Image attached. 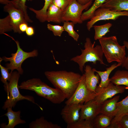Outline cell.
<instances>
[{
  "instance_id": "obj_1",
  "label": "cell",
  "mask_w": 128,
  "mask_h": 128,
  "mask_svg": "<svg viewBox=\"0 0 128 128\" xmlns=\"http://www.w3.org/2000/svg\"><path fill=\"white\" fill-rule=\"evenodd\" d=\"M44 74L55 88L60 90L67 99L74 93L82 76L79 73L65 70L46 71Z\"/></svg>"
},
{
  "instance_id": "obj_2",
  "label": "cell",
  "mask_w": 128,
  "mask_h": 128,
  "mask_svg": "<svg viewBox=\"0 0 128 128\" xmlns=\"http://www.w3.org/2000/svg\"><path fill=\"white\" fill-rule=\"evenodd\" d=\"M19 88L34 91L38 95L55 104H59L66 99L60 90L52 88L40 79L33 78L22 82Z\"/></svg>"
},
{
  "instance_id": "obj_3",
  "label": "cell",
  "mask_w": 128,
  "mask_h": 128,
  "mask_svg": "<svg viewBox=\"0 0 128 128\" xmlns=\"http://www.w3.org/2000/svg\"><path fill=\"white\" fill-rule=\"evenodd\" d=\"M95 42L92 43L89 37H87L84 43V49H81V54L71 59L70 60L78 64L80 71L82 73L85 64L88 62H92L96 64L98 61L102 64L106 65L104 62L103 53L100 45L94 46Z\"/></svg>"
},
{
  "instance_id": "obj_4",
  "label": "cell",
  "mask_w": 128,
  "mask_h": 128,
  "mask_svg": "<svg viewBox=\"0 0 128 128\" xmlns=\"http://www.w3.org/2000/svg\"><path fill=\"white\" fill-rule=\"evenodd\" d=\"M99 41L103 54L108 63L116 61L122 64L126 57L125 47L119 44L116 36H103Z\"/></svg>"
},
{
  "instance_id": "obj_5",
  "label": "cell",
  "mask_w": 128,
  "mask_h": 128,
  "mask_svg": "<svg viewBox=\"0 0 128 128\" xmlns=\"http://www.w3.org/2000/svg\"><path fill=\"white\" fill-rule=\"evenodd\" d=\"M20 75L18 72H12L9 82L7 84H4V89L8 96L2 109L5 110L8 107H14L18 101L26 100L37 105L42 110V108L35 103L33 96L29 95L23 96L20 93L18 85Z\"/></svg>"
},
{
  "instance_id": "obj_6",
  "label": "cell",
  "mask_w": 128,
  "mask_h": 128,
  "mask_svg": "<svg viewBox=\"0 0 128 128\" xmlns=\"http://www.w3.org/2000/svg\"><path fill=\"white\" fill-rule=\"evenodd\" d=\"M5 34L10 37L15 41L17 45V49L15 53L11 54V57H8L4 56L2 58V59L5 62L9 61V63L6 64L5 65L6 68L9 70H11L10 72L12 73L14 70L16 69L20 74H22L23 72L21 67L23 63L28 58L37 57L38 54V51L37 50H34L29 52L24 51L21 48L18 41H15L12 37L5 33Z\"/></svg>"
},
{
  "instance_id": "obj_7",
  "label": "cell",
  "mask_w": 128,
  "mask_h": 128,
  "mask_svg": "<svg viewBox=\"0 0 128 128\" xmlns=\"http://www.w3.org/2000/svg\"><path fill=\"white\" fill-rule=\"evenodd\" d=\"M92 2L84 5L79 3L77 0H71L69 4L63 11L62 22L71 21L74 24H81L83 22L81 17L82 12L84 10H87L91 5Z\"/></svg>"
},
{
  "instance_id": "obj_8",
  "label": "cell",
  "mask_w": 128,
  "mask_h": 128,
  "mask_svg": "<svg viewBox=\"0 0 128 128\" xmlns=\"http://www.w3.org/2000/svg\"><path fill=\"white\" fill-rule=\"evenodd\" d=\"M96 93L89 89L85 83L84 74L82 75L78 85L73 95L65 102V105L83 104L94 99Z\"/></svg>"
},
{
  "instance_id": "obj_9",
  "label": "cell",
  "mask_w": 128,
  "mask_h": 128,
  "mask_svg": "<svg viewBox=\"0 0 128 128\" xmlns=\"http://www.w3.org/2000/svg\"><path fill=\"white\" fill-rule=\"evenodd\" d=\"M122 16L128 17V11L113 10L108 8L100 7L96 10L93 16L87 23V30L90 31L94 24L103 20H115Z\"/></svg>"
},
{
  "instance_id": "obj_10",
  "label": "cell",
  "mask_w": 128,
  "mask_h": 128,
  "mask_svg": "<svg viewBox=\"0 0 128 128\" xmlns=\"http://www.w3.org/2000/svg\"><path fill=\"white\" fill-rule=\"evenodd\" d=\"M126 89H127L125 86L116 85L111 82L104 87L100 88L97 86L95 91L97 95L94 99L101 105L105 100L117 94L123 93Z\"/></svg>"
},
{
  "instance_id": "obj_11",
  "label": "cell",
  "mask_w": 128,
  "mask_h": 128,
  "mask_svg": "<svg viewBox=\"0 0 128 128\" xmlns=\"http://www.w3.org/2000/svg\"><path fill=\"white\" fill-rule=\"evenodd\" d=\"M4 9L5 12L8 13L10 16L13 30L14 32L19 34L22 33L19 28V25L22 23H27L25 19L23 12L22 10L16 8L11 2L5 5Z\"/></svg>"
},
{
  "instance_id": "obj_12",
  "label": "cell",
  "mask_w": 128,
  "mask_h": 128,
  "mask_svg": "<svg viewBox=\"0 0 128 128\" xmlns=\"http://www.w3.org/2000/svg\"><path fill=\"white\" fill-rule=\"evenodd\" d=\"M82 104L66 105L62 109L61 114L67 125L73 123L79 119L80 111Z\"/></svg>"
},
{
  "instance_id": "obj_13",
  "label": "cell",
  "mask_w": 128,
  "mask_h": 128,
  "mask_svg": "<svg viewBox=\"0 0 128 128\" xmlns=\"http://www.w3.org/2000/svg\"><path fill=\"white\" fill-rule=\"evenodd\" d=\"M101 105L94 99L82 104L80 111V119L93 121L100 113Z\"/></svg>"
},
{
  "instance_id": "obj_14",
  "label": "cell",
  "mask_w": 128,
  "mask_h": 128,
  "mask_svg": "<svg viewBox=\"0 0 128 128\" xmlns=\"http://www.w3.org/2000/svg\"><path fill=\"white\" fill-rule=\"evenodd\" d=\"M119 98V95L115 96L105 101L101 105L100 113L114 118L118 112L117 103Z\"/></svg>"
},
{
  "instance_id": "obj_15",
  "label": "cell",
  "mask_w": 128,
  "mask_h": 128,
  "mask_svg": "<svg viewBox=\"0 0 128 128\" xmlns=\"http://www.w3.org/2000/svg\"><path fill=\"white\" fill-rule=\"evenodd\" d=\"M85 83L87 88L90 90L96 92L97 84L99 83L100 77L97 73L95 74L93 68L87 65L84 70Z\"/></svg>"
},
{
  "instance_id": "obj_16",
  "label": "cell",
  "mask_w": 128,
  "mask_h": 128,
  "mask_svg": "<svg viewBox=\"0 0 128 128\" xmlns=\"http://www.w3.org/2000/svg\"><path fill=\"white\" fill-rule=\"evenodd\" d=\"M12 108L9 107L7 109V112L3 116H5L8 118V123H1L0 126L2 128H14L16 125L20 124H24L26 121L20 118L21 111H14Z\"/></svg>"
},
{
  "instance_id": "obj_17",
  "label": "cell",
  "mask_w": 128,
  "mask_h": 128,
  "mask_svg": "<svg viewBox=\"0 0 128 128\" xmlns=\"http://www.w3.org/2000/svg\"><path fill=\"white\" fill-rule=\"evenodd\" d=\"M118 112L112 119L108 128H117L118 123L122 118L128 113V96L117 103Z\"/></svg>"
},
{
  "instance_id": "obj_18",
  "label": "cell",
  "mask_w": 128,
  "mask_h": 128,
  "mask_svg": "<svg viewBox=\"0 0 128 128\" xmlns=\"http://www.w3.org/2000/svg\"><path fill=\"white\" fill-rule=\"evenodd\" d=\"M62 12L63 11L51 3L47 11L46 21L60 23L62 22Z\"/></svg>"
},
{
  "instance_id": "obj_19",
  "label": "cell",
  "mask_w": 128,
  "mask_h": 128,
  "mask_svg": "<svg viewBox=\"0 0 128 128\" xmlns=\"http://www.w3.org/2000/svg\"><path fill=\"white\" fill-rule=\"evenodd\" d=\"M122 64L121 63H114L110 67L106 68L105 71H103L97 70L93 68L95 72L99 75L101 79L100 82L99 83L98 87L100 88H102L107 86L110 82V79L109 78L110 73L114 69L121 66Z\"/></svg>"
},
{
  "instance_id": "obj_20",
  "label": "cell",
  "mask_w": 128,
  "mask_h": 128,
  "mask_svg": "<svg viewBox=\"0 0 128 128\" xmlns=\"http://www.w3.org/2000/svg\"><path fill=\"white\" fill-rule=\"evenodd\" d=\"M101 7L128 11V0H106Z\"/></svg>"
},
{
  "instance_id": "obj_21",
  "label": "cell",
  "mask_w": 128,
  "mask_h": 128,
  "mask_svg": "<svg viewBox=\"0 0 128 128\" xmlns=\"http://www.w3.org/2000/svg\"><path fill=\"white\" fill-rule=\"evenodd\" d=\"M110 79V82L114 84L125 86L128 89V71L118 70Z\"/></svg>"
},
{
  "instance_id": "obj_22",
  "label": "cell",
  "mask_w": 128,
  "mask_h": 128,
  "mask_svg": "<svg viewBox=\"0 0 128 128\" xmlns=\"http://www.w3.org/2000/svg\"><path fill=\"white\" fill-rule=\"evenodd\" d=\"M30 128H61L59 125L49 122L45 119L43 116L31 122L29 124Z\"/></svg>"
},
{
  "instance_id": "obj_23",
  "label": "cell",
  "mask_w": 128,
  "mask_h": 128,
  "mask_svg": "<svg viewBox=\"0 0 128 128\" xmlns=\"http://www.w3.org/2000/svg\"><path fill=\"white\" fill-rule=\"evenodd\" d=\"M113 117L100 114L93 121L94 128H106L110 124Z\"/></svg>"
},
{
  "instance_id": "obj_24",
  "label": "cell",
  "mask_w": 128,
  "mask_h": 128,
  "mask_svg": "<svg viewBox=\"0 0 128 128\" xmlns=\"http://www.w3.org/2000/svg\"><path fill=\"white\" fill-rule=\"evenodd\" d=\"M106 0H95L92 6L88 9L82 14L81 19L84 21L91 19L94 16L96 10L101 7Z\"/></svg>"
},
{
  "instance_id": "obj_25",
  "label": "cell",
  "mask_w": 128,
  "mask_h": 128,
  "mask_svg": "<svg viewBox=\"0 0 128 128\" xmlns=\"http://www.w3.org/2000/svg\"><path fill=\"white\" fill-rule=\"evenodd\" d=\"M112 25V23H110L101 25H94L93 27L95 30L94 40H99L110 32V29Z\"/></svg>"
},
{
  "instance_id": "obj_26",
  "label": "cell",
  "mask_w": 128,
  "mask_h": 128,
  "mask_svg": "<svg viewBox=\"0 0 128 128\" xmlns=\"http://www.w3.org/2000/svg\"><path fill=\"white\" fill-rule=\"evenodd\" d=\"M44 5L42 9L37 10L32 8H29V9L36 14V17L41 22L46 21V13L48 8L53 0H44Z\"/></svg>"
},
{
  "instance_id": "obj_27",
  "label": "cell",
  "mask_w": 128,
  "mask_h": 128,
  "mask_svg": "<svg viewBox=\"0 0 128 128\" xmlns=\"http://www.w3.org/2000/svg\"><path fill=\"white\" fill-rule=\"evenodd\" d=\"M27 0H12L11 3L16 8L22 10L23 12L25 19L27 22L32 23V21L30 19L27 13V7L26 5V3ZM31 1L33 0H27Z\"/></svg>"
},
{
  "instance_id": "obj_28",
  "label": "cell",
  "mask_w": 128,
  "mask_h": 128,
  "mask_svg": "<svg viewBox=\"0 0 128 128\" xmlns=\"http://www.w3.org/2000/svg\"><path fill=\"white\" fill-rule=\"evenodd\" d=\"M67 128H94L93 121L80 119L75 123L67 125Z\"/></svg>"
},
{
  "instance_id": "obj_29",
  "label": "cell",
  "mask_w": 128,
  "mask_h": 128,
  "mask_svg": "<svg viewBox=\"0 0 128 128\" xmlns=\"http://www.w3.org/2000/svg\"><path fill=\"white\" fill-rule=\"evenodd\" d=\"M13 30L10 16L8 15L5 18L0 19V34H4L6 32Z\"/></svg>"
},
{
  "instance_id": "obj_30",
  "label": "cell",
  "mask_w": 128,
  "mask_h": 128,
  "mask_svg": "<svg viewBox=\"0 0 128 128\" xmlns=\"http://www.w3.org/2000/svg\"><path fill=\"white\" fill-rule=\"evenodd\" d=\"M74 23L72 22L65 21L64 22L63 27L64 31L67 32L69 35L76 41H78L79 37V34L74 30Z\"/></svg>"
},
{
  "instance_id": "obj_31",
  "label": "cell",
  "mask_w": 128,
  "mask_h": 128,
  "mask_svg": "<svg viewBox=\"0 0 128 128\" xmlns=\"http://www.w3.org/2000/svg\"><path fill=\"white\" fill-rule=\"evenodd\" d=\"M0 68L1 72V81L4 84H7L11 78L12 73H9V69L6 67H5L0 64Z\"/></svg>"
},
{
  "instance_id": "obj_32",
  "label": "cell",
  "mask_w": 128,
  "mask_h": 128,
  "mask_svg": "<svg viewBox=\"0 0 128 128\" xmlns=\"http://www.w3.org/2000/svg\"><path fill=\"white\" fill-rule=\"evenodd\" d=\"M48 29L52 31L55 36L60 37L64 31L63 26L59 25H53L48 24L47 25Z\"/></svg>"
},
{
  "instance_id": "obj_33",
  "label": "cell",
  "mask_w": 128,
  "mask_h": 128,
  "mask_svg": "<svg viewBox=\"0 0 128 128\" xmlns=\"http://www.w3.org/2000/svg\"><path fill=\"white\" fill-rule=\"evenodd\" d=\"M71 0H53L52 3L60 9L63 11L68 5Z\"/></svg>"
},
{
  "instance_id": "obj_34",
  "label": "cell",
  "mask_w": 128,
  "mask_h": 128,
  "mask_svg": "<svg viewBox=\"0 0 128 128\" xmlns=\"http://www.w3.org/2000/svg\"><path fill=\"white\" fill-rule=\"evenodd\" d=\"M117 128H128V116H124L119 121L117 125Z\"/></svg>"
},
{
  "instance_id": "obj_35",
  "label": "cell",
  "mask_w": 128,
  "mask_h": 128,
  "mask_svg": "<svg viewBox=\"0 0 128 128\" xmlns=\"http://www.w3.org/2000/svg\"><path fill=\"white\" fill-rule=\"evenodd\" d=\"M123 44L128 50V42L125 41H123ZM121 66L123 67L124 68L128 70V56L126 57Z\"/></svg>"
},
{
  "instance_id": "obj_36",
  "label": "cell",
  "mask_w": 128,
  "mask_h": 128,
  "mask_svg": "<svg viewBox=\"0 0 128 128\" xmlns=\"http://www.w3.org/2000/svg\"><path fill=\"white\" fill-rule=\"evenodd\" d=\"M26 35L29 36L33 35L34 33V28L31 26H28L25 31Z\"/></svg>"
},
{
  "instance_id": "obj_37",
  "label": "cell",
  "mask_w": 128,
  "mask_h": 128,
  "mask_svg": "<svg viewBox=\"0 0 128 128\" xmlns=\"http://www.w3.org/2000/svg\"><path fill=\"white\" fill-rule=\"evenodd\" d=\"M28 27V23H23L19 25V28L20 31L22 33L25 32Z\"/></svg>"
},
{
  "instance_id": "obj_38",
  "label": "cell",
  "mask_w": 128,
  "mask_h": 128,
  "mask_svg": "<svg viewBox=\"0 0 128 128\" xmlns=\"http://www.w3.org/2000/svg\"><path fill=\"white\" fill-rule=\"evenodd\" d=\"M94 0H77V2L82 5L86 4L91 2H92Z\"/></svg>"
},
{
  "instance_id": "obj_39",
  "label": "cell",
  "mask_w": 128,
  "mask_h": 128,
  "mask_svg": "<svg viewBox=\"0 0 128 128\" xmlns=\"http://www.w3.org/2000/svg\"><path fill=\"white\" fill-rule=\"evenodd\" d=\"M11 2V1L9 0H0V3L5 5L9 4Z\"/></svg>"
},
{
  "instance_id": "obj_40",
  "label": "cell",
  "mask_w": 128,
  "mask_h": 128,
  "mask_svg": "<svg viewBox=\"0 0 128 128\" xmlns=\"http://www.w3.org/2000/svg\"><path fill=\"white\" fill-rule=\"evenodd\" d=\"M126 115L128 116V113Z\"/></svg>"
}]
</instances>
